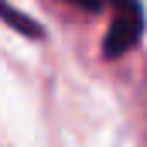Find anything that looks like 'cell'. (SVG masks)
<instances>
[{
	"instance_id": "obj_2",
	"label": "cell",
	"mask_w": 147,
	"mask_h": 147,
	"mask_svg": "<svg viewBox=\"0 0 147 147\" xmlns=\"http://www.w3.org/2000/svg\"><path fill=\"white\" fill-rule=\"evenodd\" d=\"M3 17L17 28V31H24V34H31V38H41V28H38V21H31V17H24V14H17L10 3H3Z\"/></svg>"
},
{
	"instance_id": "obj_3",
	"label": "cell",
	"mask_w": 147,
	"mask_h": 147,
	"mask_svg": "<svg viewBox=\"0 0 147 147\" xmlns=\"http://www.w3.org/2000/svg\"><path fill=\"white\" fill-rule=\"evenodd\" d=\"M65 3H72V7H79V10H89V14H96V10L106 7V0H65Z\"/></svg>"
},
{
	"instance_id": "obj_1",
	"label": "cell",
	"mask_w": 147,
	"mask_h": 147,
	"mask_svg": "<svg viewBox=\"0 0 147 147\" xmlns=\"http://www.w3.org/2000/svg\"><path fill=\"white\" fill-rule=\"evenodd\" d=\"M144 34V10L137 0H113V24L103 38V58L127 55Z\"/></svg>"
}]
</instances>
